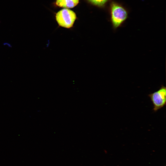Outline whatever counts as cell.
<instances>
[{
  "label": "cell",
  "instance_id": "obj_5",
  "mask_svg": "<svg viewBox=\"0 0 166 166\" xmlns=\"http://www.w3.org/2000/svg\"><path fill=\"white\" fill-rule=\"evenodd\" d=\"M94 5L99 7H102L105 5L109 0H88Z\"/></svg>",
  "mask_w": 166,
  "mask_h": 166
},
{
  "label": "cell",
  "instance_id": "obj_2",
  "mask_svg": "<svg viewBox=\"0 0 166 166\" xmlns=\"http://www.w3.org/2000/svg\"><path fill=\"white\" fill-rule=\"evenodd\" d=\"M56 18L60 26L70 28L73 27L76 18V16L73 11L67 9H64L57 13Z\"/></svg>",
  "mask_w": 166,
  "mask_h": 166
},
{
  "label": "cell",
  "instance_id": "obj_6",
  "mask_svg": "<svg viewBox=\"0 0 166 166\" xmlns=\"http://www.w3.org/2000/svg\"><path fill=\"white\" fill-rule=\"evenodd\" d=\"M4 45H7L8 46L10 47H11V45L7 43H4Z\"/></svg>",
  "mask_w": 166,
  "mask_h": 166
},
{
  "label": "cell",
  "instance_id": "obj_1",
  "mask_svg": "<svg viewBox=\"0 0 166 166\" xmlns=\"http://www.w3.org/2000/svg\"><path fill=\"white\" fill-rule=\"evenodd\" d=\"M110 10L111 22L113 28L115 30L126 19L128 13L123 6L115 2L111 3Z\"/></svg>",
  "mask_w": 166,
  "mask_h": 166
},
{
  "label": "cell",
  "instance_id": "obj_3",
  "mask_svg": "<svg viewBox=\"0 0 166 166\" xmlns=\"http://www.w3.org/2000/svg\"><path fill=\"white\" fill-rule=\"evenodd\" d=\"M153 105V110L156 112L163 108L166 105V89L162 86L157 91L148 95Z\"/></svg>",
  "mask_w": 166,
  "mask_h": 166
},
{
  "label": "cell",
  "instance_id": "obj_4",
  "mask_svg": "<svg viewBox=\"0 0 166 166\" xmlns=\"http://www.w3.org/2000/svg\"><path fill=\"white\" fill-rule=\"evenodd\" d=\"M79 0H56V4L58 6L65 8H72L79 3Z\"/></svg>",
  "mask_w": 166,
  "mask_h": 166
}]
</instances>
